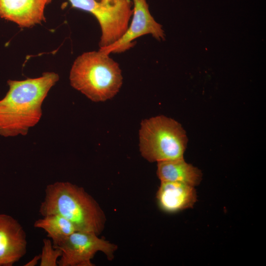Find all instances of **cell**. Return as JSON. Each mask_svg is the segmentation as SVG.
Masks as SVG:
<instances>
[{"instance_id": "obj_1", "label": "cell", "mask_w": 266, "mask_h": 266, "mask_svg": "<svg viewBox=\"0 0 266 266\" xmlns=\"http://www.w3.org/2000/svg\"><path fill=\"white\" fill-rule=\"evenodd\" d=\"M59 79L58 74L48 72L38 78L8 80L9 90L0 100V135H26L39 121L42 103Z\"/></svg>"}, {"instance_id": "obj_2", "label": "cell", "mask_w": 266, "mask_h": 266, "mask_svg": "<svg viewBox=\"0 0 266 266\" xmlns=\"http://www.w3.org/2000/svg\"><path fill=\"white\" fill-rule=\"evenodd\" d=\"M39 212L42 216L58 214L69 221L76 231L97 235L104 228L106 217L97 201L85 189L67 181L48 185Z\"/></svg>"}, {"instance_id": "obj_3", "label": "cell", "mask_w": 266, "mask_h": 266, "mask_svg": "<svg viewBox=\"0 0 266 266\" xmlns=\"http://www.w3.org/2000/svg\"><path fill=\"white\" fill-rule=\"evenodd\" d=\"M99 50L78 56L71 67V86L93 101H104L114 97L122 86L123 77L119 64Z\"/></svg>"}, {"instance_id": "obj_4", "label": "cell", "mask_w": 266, "mask_h": 266, "mask_svg": "<svg viewBox=\"0 0 266 266\" xmlns=\"http://www.w3.org/2000/svg\"><path fill=\"white\" fill-rule=\"evenodd\" d=\"M139 136L141 155L150 162L184 158L187 136L172 118L159 115L142 120Z\"/></svg>"}, {"instance_id": "obj_5", "label": "cell", "mask_w": 266, "mask_h": 266, "mask_svg": "<svg viewBox=\"0 0 266 266\" xmlns=\"http://www.w3.org/2000/svg\"><path fill=\"white\" fill-rule=\"evenodd\" d=\"M73 7L90 12L98 21L101 31L100 48L114 43L125 33L133 15L131 0L110 3L97 0H69Z\"/></svg>"}, {"instance_id": "obj_6", "label": "cell", "mask_w": 266, "mask_h": 266, "mask_svg": "<svg viewBox=\"0 0 266 266\" xmlns=\"http://www.w3.org/2000/svg\"><path fill=\"white\" fill-rule=\"evenodd\" d=\"M62 252L58 261L59 266H94L91 260L99 251L103 253L108 260H112L117 246L89 232L76 231L58 246Z\"/></svg>"}, {"instance_id": "obj_7", "label": "cell", "mask_w": 266, "mask_h": 266, "mask_svg": "<svg viewBox=\"0 0 266 266\" xmlns=\"http://www.w3.org/2000/svg\"><path fill=\"white\" fill-rule=\"evenodd\" d=\"M132 0L133 19L127 30L119 39L110 45L100 48V51L108 54L124 52L134 45V39L148 34L159 40L165 39L162 26L151 15L146 0Z\"/></svg>"}, {"instance_id": "obj_8", "label": "cell", "mask_w": 266, "mask_h": 266, "mask_svg": "<svg viewBox=\"0 0 266 266\" xmlns=\"http://www.w3.org/2000/svg\"><path fill=\"white\" fill-rule=\"evenodd\" d=\"M26 233L18 220L0 213V266H12L27 253Z\"/></svg>"}, {"instance_id": "obj_9", "label": "cell", "mask_w": 266, "mask_h": 266, "mask_svg": "<svg viewBox=\"0 0 266 266\" xmlns=\"http://www.w3.org/2000/svg\"><path fill=\"white\" fill-rule=\"evenodd\" d=\"M47 0H0V18L20 27H30L45 20Z\"/></svg>"}, {"instance_id": "obj_10", "label": "cell", "mask_w": 266, "mask_h": 266, "mask_svg": "<svg viewBox=\"0 0 266 266\" xmlns=\"http://www.w3.org/2000/svg\"><path fill=\"white\" fill-rule=\"evenodd\" d=\"M156 199L162 210L173 213L192 208L197 195L195 187L180 182L161 181Z\"/></svg>"}, {"instance_id": "obj_11", "label": "cell", "mask_w": 266, "mask_h": 266, "mask_svg": "<svg viewBox=\"0 0 266 266\" xmlns=\"http://www.w3.org/2000/svg\"><path fill=\"white\" fill-rule=\"evenodd\" d=\"M157 174L161 181L180 182L193 187L199 185L202 179L201 170L184 158L158 162Z\"/></svg>"}, {"instance_id": "obj_12", "label": "cell", "mask_w": 266, "mask_h": 266, "mask_svg": "<svg viewBox=\"0 0 266 266\" xmlns=\"http://www.w3.org/2000/svg\"><path fill=\"white\" fill-rule=\"evenodd\" d=\"M33 227L44 230L52 240L53 246L57 247L67 236L76 231L66 219L58 214H49L35 221Z\"/></svg>"}, {"instance_id": "obj_13", "label": "cell", "mask_w": 266, "mask_h": 266, "mask_svg": "<svg viewBox=\"0 0 266 266\" xmlns=\"http://www.w3.org/2000/svg\"><path fill=\"white\" fill-rule=\"evenodd\" d=\"M62 254V251L53 246L50 239L43 240V246L40 255V266H57L58 261Z\"/></svg>"}, {"instance_id": "obj_14", "label": "cell", "mask_w": 266, "mask_h": 266, "mask_svg": "<svg viewBox=\"0 0 266 266\" xmlns=\"http://www.w3.org/2000/svg\"><path fill=\"white\" fill-rule=\"evenodd\" d=\"M40 260V255L35 256L31 260L24 265L25 266H35Z\"/></svg>"}, {"instance_id": "obj_15", "label": "cell", "mask_w": 266, "mask_h": 266, "mask_svg": "<svg viewBox=\"0 0 266 266\" xmlns=\"http://www.w3.org/2000/svg\"><path fill=\"white\" fill-rule=\"evenodd\" d=\"M97 0L105 1V2H110V3H115V2H117L119 0Z\"/></svg>"}, {"instance_id": "obj_16", "label": "cell", "mask_w": 266, "mask_h": 266, "mask_svg": "<svg viewBox=\"0 0 266 266\" xmlns=\"http://www.w3.org/2000/svg\"><path fill=\"white\" fill-rule=\"evenodd\" d=\"M52 0H47V4L49 3Z\"/></svg>"}]
</instances>
